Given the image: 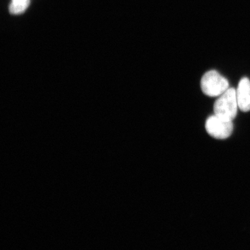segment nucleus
<instances>
[{"label":"nucleus","instance_id":"nucleus-1","mask_svg":"<svg viewBox=\"0 0 250 250\" xmlns=\"http://www.w3.org/2000/svg\"><path fill=\"white\" fill-rule=\"evenodd\" d=\"M238 104L236 98V90L229 88L215 102L213 111L214 114L224 119L233 121L238 113Z\"/></svg>","mask_w":250,"mask_h":250},{"label":"nucleus","instance_id":"nucleus-2","mask_svg":"<svg viewBox=\"0 0 250 250\" xmlns=\"http://www.w3.org/2000/svg\"><path fill=\"white\" fill-rule=\"evenodd\" d=\"M201 88L205 95L219 97L229 88L228 80L216 70L206 72L201 80Z\"/></svg>","mask_w":250,"mask_h":250},{"label":"nucleus","instance_id":"nucleus-3","mask_svg":"<svg viewBox=\"0 0 250 250\" xmlns=\"http://www.w3.org/2000/svg\"><path fill=\"white\" fill-rule=\"evenodd\" d=\"M205 128L207 133L214 139H226L232 134L233 121L224 119L214 114L207 118Z\"/></svg>","mask_w":250,"mask_h":250},{"label":"nucleus","instance_id":"nucleus-4","mask_svg":"<svg viewBox=\"0 0 250 250\" xmlns=\"http://www.w3.org/2000/svg\"><path fill=\"white\" fill-rule=\"evenodd\" d=\"M236 90L238 108L243 112L250 111V80L243 77L239 82Z\"/></svg>","mask_w":250,"mask_h":250},{"label":"nucleus","instance_id":"nucleus-5","mask_svg":"<svg viewBox=\"0 0 250 250\" xmlns=\"http://www.w3.org/2000/svg\"><path fill=\"white\" fill-rule=\"evenodd\" d=\"M30 0H11L9 5V12L13 15L23 14L29 7Z\"/></svg>","mask_w":250,"mask_h":250}]
</instances>
